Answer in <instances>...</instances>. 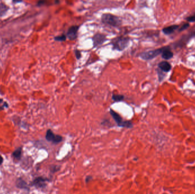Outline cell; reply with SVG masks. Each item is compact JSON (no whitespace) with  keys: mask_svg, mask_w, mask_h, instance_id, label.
<instances>
[{"mask_svg":"<svg viewBox=\"0 0 195 194\" xmlns=\"http://www.w3.org/2000/svg\"><path fill=\"white\" fill-rule=\"evenodd\" d=\"M129 39V38L128 36H120L114 38L111 41L113 49L118 51H123L128 47Z\"/></svg>","mask_w":195,"mask_h":194,"instance_id":"obj_1","label":"cell"},{"mask_svg":"<svg viewBox=\"0 0 195 194\" xmlns=\"http://www.w3.org/2000/svg\"><path fill=\"white\" fill-rule=\"evenodd\" d=\"M102 23L113 27H119L122 25V21L118 16L110 13H104L102 15Z\"/></svg>","mask_w":195,"mask_h":194,"instance_id":"obj_2","label":"cell"},{"mask_svg":"<svg viewBox=\"0 0 195 194\" xmlns=\"http://www.w3.org/2000/svg\"><path fill=\"white\" fill-rule=\"evenodd\" d=\"M110 113L118 126L123 128H131L133 127V124L130 121H124L122 117L113 109L110 110Z\"/></svg>","mask_w":195,"mask_h":194,"instance_id":"obj_3","label":"cell"},{"mask_svg":"<svg viewBox=\"0 0 195 194\" xmlns=\"http://www.w3.org/2000/svg\"><path fill=\"white\" fill-rule=\"evenodd\" d=\"M164 48H165V47L158 49H156L154 50L143 52L141 54H140L139 56L143 60H145V61L151 60L155 58V57L158 56L160 54H162L163 51H164Z\"/></svg>","mask_w":195,"mask_h":194,"instance_id":"obj_4","label":"cell"},{"mask_svg":"<svg viewBox=\"0 0 195 194\" xmlns=\"http://www.w3.org/2000/svg\"><path fill=\"white\" fill-rule=\"evenodd\" d=\"M45 137L47 141L56 144L61 142L63 140V138L61 136L55 134L51 129H48L47 130Z\"/></svg>","mask_w":195,"mask_h":194,"instance_id":"obj_5","label":"cell"},{"mask_svg":"<svg viewBox=\"0 0 195 194\" xmlns=\"http://www.w3.org/2000/svg\"><path fill=\"white\" fill-rule=\"evenodd\" d=\"M47 181H49V179L47 178L39 177L34 179L29 184V186H34L37 189L44 188L46 186V182Z\"/></svg>","mask_w":195,"mask_h":194,"instance_id":"obj_6","label":"cell"},{"mask_svg":"<svg viewBox=\"0 0 195 194\" xmlns=\"http://www.w3.org/2000/svg\"><path fill=\"white\" fill-rule=\"evenodd\" d=\"M107 40L106 36L101 33H97L92 37L94 47H97L103 45Z\"/></svg>","mask_w":195,"mask_h":194,"instance_id":"obj_7","label":"cell"},{"mask_svg":"<svg viewBox=\"0 0 195 194\" xmlns=\"http://www.w3.org/2000/svg\"><path fill=\"white\" fill-rule=\"evenodd\" d=\"M79 29V26H72L69 27L66 33V37L70 41L75 40L78 36V31Z\"/></svg>","mask_w":195,"mask_h":194,"instance_id":"obj_8","label":"cell"},{"mask_svg":"<svg viewBox=\"0 0 195 194\" xmlns=\"http://www.w3.org/2000/svg\"><path fill=\"white\" fill-rule=\"evenodd\" d=\"M15 186L18 189H20L29 190V184H27L25 180L22 178H18L16 180Z\"/></svg>","mask_w":195,"mask_h":194,"instance_id":"obj_9","label":"cell"},{"mask_svg":"<svg viewBox=\"0 0 195 194\" xmlns=\"http://www.w3.org/2000/svg\"><path fill=\"white\" fill-rule=\"evenodd\" d=\"M193 36H195V31H193V32H191L190 34L187 35L186 36H183V38H181V40H180L178 42H177L176 46H177V47L182 46V45L183 43L185 44L187 43V41L188 42L191 38H192Z\"/></svg>","mask_w":195,"mask_h":194,"instance_id":"obj_10","label":"cell"},{"mask_svg":"<svg viewBox=\"0 0 195 194\" xmlns=\"http://www.w3.org/2000/svg\"><path fill=\"white\" fill-rule=\"evenodd\" d=\"M161 54H162L161 55L162 58H163L164 59H166V60L171 59L174 56L173 52L170 50V47L168 46L165 47L164 51H163Z\"/></svg>","mask_w":195,"mask_h":194,"instance_id":"obj_11","label":"cell"},{"mask_svg":"<svg viewBox=\"0 0 195 194\" xmlns=\"http://www.w3.org/2000/svg\"><path fill=\"white\" fill-rule=\"evenodd\" d=\"M159 68L165 72H168L171 70V65L168 62L166 61H163L159 63L158 64Z\"/></svg>","mask_w":195,"mask_h":194,"instance_id":"obj_12","label":"cell"},{"mask_svg":"<svg viewBox=\"0 0 195 194\" xmlns=\"http://www.w3.org/2000/svg\"><path fill=\"white\" fill-rule=\"evenodd\" d=\"M22 147H19L12 153V157L14 160L19 161L22 158Z\"/></svg>","mask_w":195,"mask_h":194,"instance_id":"obj_13","label":"cell"},{"mask_svg":"<svg viewBox=\"0 0 195 194\" xmlns=\"http://www.w3.org/2000/svg\"><path fill=\"white\" fill-rule=\"evenodd\" d=\"M179 26L177 25H171L168 27H166L164 28L162 31L166 35H169L172 33H173L174 31L179 28Z\"/></svg>","mask_w":195,"mask_h":194,"instance_id":"obj_14","label":"cell"},{"mask_svg":"<svg viewBox=\"0 0 195 194\" xmlns=\"http://www.w3.org/2000/svg\"><path fill=\"white\" fill-rule=\"evenodd\" d=\"M9 10V7L2 3H0V17L5 15Z\"/></svg>","mask_w":195,"mask_h":194,"instance_id":"obj_15","label":"cell"},{"mask_svg":"<svg viewBox=\"0 0 195 194\" xmlns=\"http://www.w3.org/2000/svg\"><path fill=\"white\" fill-rule=\"evenodd\" d=\"M124 99V96L123 95H113L112 99L114 102H119L123 101Z\"/></svg>","mask_w":195,"mask_h":194,"instance_id":"obj_16","label":"cell"},{"mask_svg":"<svg viewBox=\"0 0 195 194\" xmlns=\"http://www.w3.org/2000/svg\"><path fill=\"white\" fill-rule=\"evenodd\" d=\"M7 108H8V104L3 99H0V110H4Z\"/></svg>","mask_w":195,"mask_h":194,"instance_id":"obj_17","label":"cell"},{"mask_svg":"<svg viewBox=\"0 0 195 194\" xmlns=\"http://www.w3.org/2000/svg\"><path fill=\"white\" fill-rule=\"evenodd\" d=\"M66 36H65V34H62V36H55L54 40L56 41H58V42H63V41H66Z\"/></svg>","mask_w":195,"mask_h":194,"instance_id":"obj_18","label":"cell"},{"mask_svg":"<svg viewBox=\"0 0 195 194\" xmlns=\"http://www.w3.org/2000/svg\"><path fill=\"white\" fill-rule=\"evenodd\" d=\"M186 20L190 22H195V14L193 15H190V17L186 18Z\"/></svg>","mask_w":195,"mask_h":194,"instance_id":"obj_19","label":"cell"},{"mask_svg":"<svg viewBox=\"0 0 195 194\" xmlns=\"http://www.w3.org/2000/svg\"><path fill=\"white\" fill-rule=\"evenodd\" d=\"M74 52H75V56L77 58V59H80L81 58V51L78 50L76 49L75 51H74Z\"/></svg>","mask_w":195,"mask_h":194,"instance_id":"obj_20","label":"cell"},{"mask_svg":"<svg viewBox=\"0 0 195 194\" xmlns=\"http://www.w3.org/2000/svg\"><path fill=\"white\" fill-rule=\"evenodd\" d=\"M189 26H190V23H184V25H183V26L180 28L179 31H182L184 30L185 29H187Z\"/></svg>","mask_w":195,"mask_h":194,"instance_id":"obj_21","label":"cell"},{"mask_svg":"<svg viewBox=\"0 0 195 194\" xmlns=\"http://www.w3.org/2000/svg\"><path fill=\"white\" fill-rule=\"evenodd\" d=\"M4 162V158L3 157L0 155V165H1Z\"/></svg>","mask_w":195,"mask_h":194,"instance_id":"obj_22","label":"cell"}]
</instances>
